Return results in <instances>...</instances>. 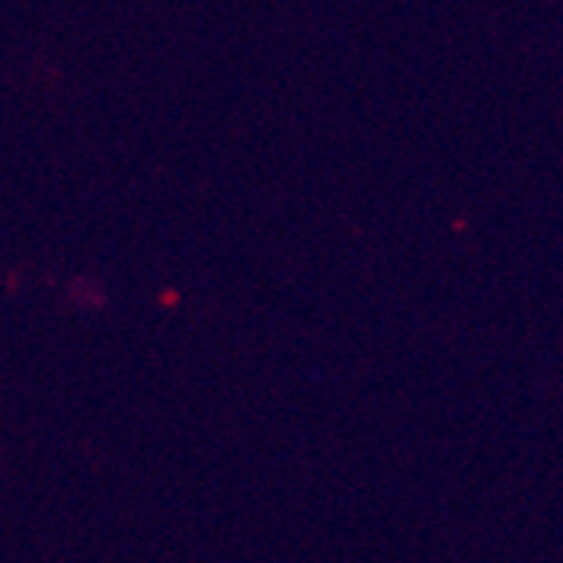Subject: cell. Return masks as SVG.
I'll list each match as a JSON object with an SVG mask.
<instances>
[]
</instances>
